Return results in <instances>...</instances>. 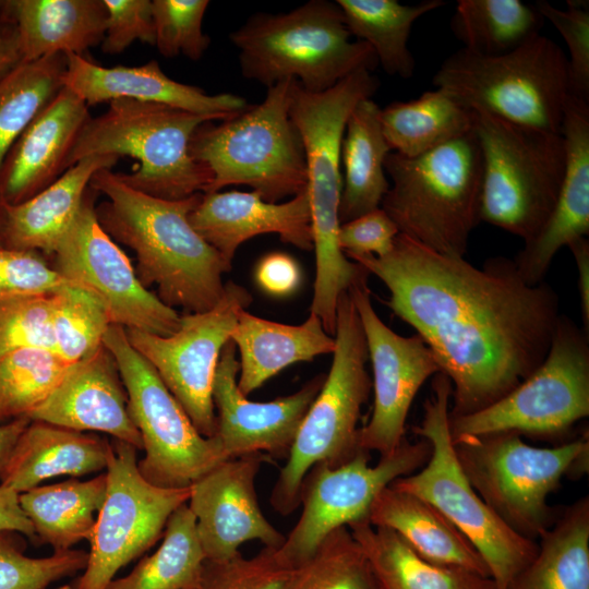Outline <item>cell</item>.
<instances>
[{"label": "cell", "mask_w": 589, "mask_h": 589, "mask_svg": "<svg viewBox=\"0 0 589 589\" xmlns=\"http://www.w3.org/2000/svg\"><path fill=\"white\" fill-rule=\"evenodd\" d=\"M9 5L23 61L83 56L104 39L107 10L103 0H9Z\"/></svg>", "instance_id": "4dcf8cb0"}, {"label": "cell", "mask_w": 589, "mask_h": 589, "mask_svg": "<svg viewBox=\"0 0 589 589\" xmlns=\"http://www.w3.org/2000/svg\"><path fill=\"white\" fill-rule=\"evenodd\" d=\"M256 280L266 292L274 296H286L299 286V266L287 254L272 253L259 263Z\"/></svg>", "instance_id": "f5cc1de1"}, {"label": "cell", "mask_w": 589, "mask_h": 589, "mask_svg": "<svg viewBox=\"0 0 589 589\" xmlns=\"http://www.w3.org/2000/svg\"><path fill=\"white\" fill-rule=\"evenodd\" d=\"M335 350L325 381L306 411L271 493L283 516L300 506L304 477L317 464L341 465L360 450L358 422L372 389L364 333L349 291L336 309Z\"/></svg>", "instance_id": "ba28073f"}, {"label": "cell", "mask_w": 589, "mask_h": 589, "mask_svg": "<svg viewBox=\"0 0 589 589\" xmlns=\"http://www.w3.org/2000/svg\"><path fill=\"white\" fill-rule=\"evenodd\" d=\"M291 83H277L262 103L197 128L190 153L211 175L205 193L244 184L264 201L278 203L306 190L304 145L289 112Z\"/></svg>", "instance_id": "8992f818"}, {"label": "cell", "mask_w": 589, "mask_h": 589, "mask_svg": "<svg viewBox=\"0 0 589 589\" xmlns=\"http://www.w3.org/2000/svg\"><path fill=\"white\" fill-rule=\"evenodd\" d=\"M206 556L187 504L167 521L159 548L106 589H197Z\"/></svg>", "instance_id": "74e56055"}, {"label": "cell", "mask_w": 589, "mask_h": 589, "mask_svg": "<svg viewBox=\"0 0 589 589\" xmlns=\"http://www.w3.org/2000/svg\"><path fill=\"white\" fill-rule=\"evenodd\" d=\"M506 589H589V497L560 512Z\"/></svg>", "instance_id": "836d02e7"}, {"label": "cell", "mask_w": 589, "mask_h": 589, "mask_svg": "<svg viewBox=\"0 0 589 589\" xmlns=\"http://www.w3.org/2000/svg\"><path fill=\"white\" fill-rule=\"evenodd\" d=\"M107 10L106 31L100 44L108 55L124 51L132 43L155 46L151 0H103Z\"/></svg>", "instance_id": "f907efd6"}, {"label": "cell", "mask_w": 589, "mask_h": 589, "mask_svg": "<svg viewBox=\"0 0 589 589\" xmlns=\"http://www.w3.org/2000/svg\"><path fill=\"white\" fill-rule=\"evenodd\" d=\"M286 589H383L348 527L326 536L305 561L292 567Z\"/></svg>", "instance_id": "60d3db41"}, {"label": "cell", "mask_w": 589, "mask_h": 589, "mask_svg": "<svg viewBox=\"0 0 589 589\" xmlns=\"http://www.w3.org/2000/svg\"><path fill=\"white\" fill-rule=\"evenodd\" d=\"M399 233L390 217L380 207L340 224L338 244L346 254L386 255Z\"/></svg>", "instance_id": "816d5d0a"}, {"label": "cell", "mask_w": 589, "mask_h": 589, "mask_svg": "<svg viewBox=\"0 0 589 589\" xmlns=\"http://www.w3.org/2000/svg\"><path fill=\"white\" fill-rule=\"evenodd\" d=\"M369 522L393 530L418 555L432 563L490 577L483 558L467 538L417 495L389 484L374 500Z\"/></svg>", "instance_id": "f546056e"}, {"label": "cell", "mask_w": 589, "mask_h": 589, "mask_svg": "<svg viewBox=\"0 0 589 589\" xmlns=\"http://www.w3.org/2000/svg\"><path fill=\"white\" fill-rule=\"evenodd\" d=\"M215 121L166 105L115 99L104 113L89 118L68 159V168L93 155L130 156L136 170L120 173L131 187L155 197L182 200L205 193L207 169L190 153L200 125Z\"/></svg>", "instance_id": "52a82bcc"}, {"label": "cell", "mask_w": 589, "mask_h": 589, "mask_svg": "<svg viewBox=\"0 0 589 589\" xmlns=\"http://www.w3.org/2000/svg\"><path fill=\"white\" fill-rule=\"evenodd\" d=\"M431 445L406 437L390 454L370 466V453L360 450L350 460L328 466L317 464L303 479L301 514L284 543L279 557L294 567L313 554L332 531L368 520L376 496L396 479L419 470L429 459Z\"/></svg>", "instance_id": "2e32d148"}, {"label": "cell", "mask_w": 589, "mask_h": 589, "mask_svg": "<svg viewBox=\"0 0 589 589\" xmlns=\"http://www.w3.org/2000/svg\"><path fill=\"white\" fill-rule=\"evenodd\" d=\"M380 115L378 105L365 98L356 105L347 120L340 149L344 166L340 224L380 208L389 189L385 160L392 149Z\"/></svg>", "instance_id": "1f68e13d"}, {"label": "cell", "mask_w": 589, "mask_h": 589, "mask_svg": "<svg viewBox=\"0 0 589 589\" xmlns=\"http://www.w3.org/2000/svg\"><path fill=\"white\" fill-rule=\"evenodd\" d=\"M380 120L392 152L417 157L471 132L474 111L436 87L381 108Z\"/></svg>", "instance_id": "d590c367"}, {"label": "cell", "mask_w": 589, "mask_h": 589, "mask_svg": "<svg viewBox=\"0 0 589 589\" xmlns=\"http://www.w3.org/2000/svg\"><path fill=\"white\" fill-rule=\"evenodd\" d=\"M74 286L40 252L0 249V303L32 296L51 294Z\"/></svg>", "instance_id": "681fc988"}, {"label": "cell", "mask_w": 589, "mask_h": 589, "mask_svg": "<svg viewBox=\"0 0 589 589\" xmlns=\"http://www.w3.org/2000/svg\"><path fill=\"white\" fill-rule=\"evenodd\" d=\"M351 36L373 49L378 64L388 75L410 79L416 62L408 48L414 22L445 5L442 0L401 4L396 0H337Z\"/></svg>", "instance_id": "8d00e7d4"}, {"label": "cell", "mask_w": 589, "mask_h": 589, "mask_svg": "<svg viewBox=\"0 0 589 589\" xmlns=\"http://www.w3.org/2000/svg\"><path fill=\"white\" fill-rule=\"evenodd\" d=\"M276 549L264 546L252 557L239 552L225 561L206 560L197 589H286L292 567Z\"/></svg>", "instance_id": "bcb514c9"}, {"label": "cell", "mask_w": 589, "mask_h": 589, "mask_svg": "<svg viewBox=\"0 0 589 589\" xmlns=\"http://www.w3.org/2000/svg\"><path fill=\"white\" fill-rule=\"evenodd\" d=\"M16 533L0 531V589H48L87 565L88 553L74 549L29 557L24 554V542Z\"/></svg>", "instance_id": "ee69618b"}, {"label": "cell", "mask_w": 589, "mask_h": 589, "mask_svg": "<svg viewBox=\"0 0 589 589\" xmlns=\"http://www.w3.org/2000/svg\"><path fill=\"white\" fill-rule=\"evenodd\" d=\"M91 191L88 188L74 223L50 255L52 266L74 286L94 294L111 324L170 336L181 315L141 283L129 257L100 226Z\"/></svg>", "instance_id": "ac0fdd59"}, {"label": "cell", "mask_w": 589, "mask_h": 589, "mask_svg": "<svg viewBox=\"0 0 589 589\" xmlns=\"http://www.w3.org/2000/svg\"><path fill=\"white\" fill-rule=\"evenodd\" d=\"M378 79L366 70L354 72L322 93L291 83L290 117L303 141L316 273L311 312L326 328L336 323L340 294L368 281L370 273L349 260L338 244L342 189L340 149L347 120L356 105L372 98Z\"/></svg>", "instance_id": "3957f363"}, {"label": "cell", "mask_w": 589, "mask_h": 589, "mask_svg": "<svg viewBox=\"0 0 589 589\" xmlns=\"http://www.w3.org/2000/svg\"><path fill=\"white\" fill-rule=\"evenodd\" d=\"M110 454L111 443L104 437L31 420L13 447L0 485L21 494L55 477L106 470Z\"/></svg>", "instance_id": "4316f807"}, {"label": "cell", "mask_w": 589, "mask_h": 589, "mask_svg": "<svg viewBox=\"0 0 589 589\" xmlns=\"http://www.w3.org/2000/svg\"><path fill=\"white\" fill-rule=\"evenodd\" d=\"M388 289L385 304L430 347L452 384L449 418L497 401L544 360L561 316L556 291L527 284L513 259L482 267L398 233L384 256L346 254Z\"/></svg>", "instance_id": "6da1fadb"}, {"label": "cell", "mask_w": 589, "mask_h": 589, "mask_svg": "<svg viewBox=\"0 0 589 589\" xmlns=\"http://www.w3.org/2000/svg\"><path fill=\"white\" fill-rule=\"evenodd\" d=\"M348 291L360 317L373 371V410L359 430V446L386 456L405 438L406 419L420 387L441 369L418 334L398 335L380 318L368 283Z\"/></svg>", "instance_id": "d6986e66"}, {"label": "cell", "mask_w": 589, "mask_h": 589, "mask_svg": "<svg viewBox=\"0 0 589 589\" xmlns=\"http://www.w3.org/2000/svg\"><path fill=\"white\" fill-rule=\"evenodd\" d=\"M0 531L17 532L34 542L33 526L21 508L19 493L3 485H0Z\"/></svg>", "instance_id": "11a10c76"}, {"label": "cell", "mask_w": 589, "mask_h": 589, "mask_svg": "<svg viewBox=\"0 0 589 589\" xmlns=\"http://www.w3.org/2000/svg\"><path fill=\"white\" fill-rule=\"evenodd\" d=\"M63 86L87 106L125 98L166 105L191 113L225 120L249 106L231 93L209 95L204 89L167 76L156 60L135 67L98 65L84 56L68 55Z\"/></svg>", "instance_id": "cb8c5ba5"}, {"label": "cell", "mask_w": 589, "mask_h": 589, "mask_svg": "<svg viewBox=\"0 0 589 589\" xmlns=\"http://www.w3.org/2000/svg\"><path fill=\"white\" fill-rule=\"evenodd\" d=\"M101 302L91 292L67 286L52 293V333L55 351L75 363L103 346L110 325Z\"/></svg>", "instance_id": "7bdbcfd3"}, {"label": "cell", "mask_w": 589, "mask_h": 589, "mask_svg": "<svg viewBox=\"0 0 589 589\" xmlns=\"http://www.w3.org/2000/svg\"><path fill=\"white\" fill-rule=\"evenodd\" d=\"M562 135L565 172L556 203L538 233L513 259L529 285L544 280L555 254L589 233V101L569 95Z\"/></svg>", "instance_id": "603a6c76"}, {"label": "cell", "mask_w": 589, "mask_h": 589, "mask_svg": "<svg viewBox=\"0 0 589 589\" xmlns=\"http://www.w3.org/2000/svg\"><path fill=\"white\" fill-rule=\"evenodd\" d=\"M251 302L252 296L244 287L228 281L214 308L181 315L178 329L170 336L124 328L130 344L153 365L205 437L216 434L212 390L220 353L239 314Z\"/></svg>", "instance_id": "e0dca14e"}, {"label": "cell", "mask_w": 589, "mask_h": 589, "mask_svg": "<svg viewBox=\"0 0 589 589\" xmlns=\"http://www.w3.org/2000/svg\"><path fill=\"white\" fill-rule=\"evenodd\" d=\"M136 450L118 440L111 443L107 493L88 541L87 565L62 589H106L122 567L163 537L172 513L188 503L190 488H159L143 478Z\"/></svg>", "instance_id": "9a60e30c"}, {"label": "cell", "mask_w": 589, "mask_h": 589, "mask_svg": "<svg viewBox=\"0 0 589 589\" xmlns=\"http://www.w3.org/2000/svg\"><path fill=\"white\" fill-rule=\"evenodd\" d=\"M229 340L213 382L216 434L228 459L252 454L287 458L301 422L326 374H318L298 392L271 401H252L238 387L239 362Z\"/></svg>", "instance_id": "ffe728a7"}, {"label": "cell", "mask_w": 589, "mask_h": 589, "mask_svg": "<svg viewBox=\"0 0 589 589\" xmlns=\"http://www.w3.org/2000/svg\"><path fill=\"white\" fill-rule=\"evenodd\" d=\"M21 348L55 350L52 293L0 303V357Z\"/></svg>", "instance_id": "7dc6e473"}, {"label": "cell", "mask_w": 589, "mask_h": 589, "mask_svg": "<svg viewBox=\"0 0 589 589\" xmlns=\"http://www.w3.org/2000/svg\"><path fill=\"white\" fill-rule=\"evenodd\" d=\"M29 422L27 417L0 422V482L13 447Z\"/></svg>", "instance_id": "6f0895ef"}, {"label": "cell", "mask_w": 589, "mask_h": 589, "mask_svg": "<svg viewBox=\"0 0 589 589\" xmlns=\"http://www.w3.org/2000/svg\"><path fill=\"white\" fill-rule=\"evenodd\" d=\"M189 220L231 265L239 245L259 235L275 233L285 243L313 250L308 190L284 203L266 202L254 191L202 193Z\"/></svg>", "instance_id": "d4e9b609"}, {"label": "cell", "mask_w": 589, "mask_h": 589, "mask_svg": "<svg viewBox=\"0 0 589 589\" xmlns=\"http://www.w3.org/2000/svg\"><path fill=\"white\" fill-rule=\"evenodd\" d=\"M272 460L265 454L230 458L190 486L188 506L206 560H228L249 541L275 549L284 543L285 536L265 517L255 491L257 473Z\"/></svg>", "instance_id": "44dd1931"}, {"label": "cell", "mask_w": 589, "mask_h": 589, "mask_svg": "<svg viewBox=\"0 0 589 589\" xmlns=\"http://www.w3.org/2000/svg\"><path fill=\"white\" fill-rule=\"evenodd\" d=\"M229 39L239 51L242 75L267 88L294 81L306 92L322 93L378 65L370 45L351 40L336 1L310 0L284 13H254Z\"/></svg>", "instance_id": "277c9868"}, {"label": "cell", "mask_w": 589, "mask_h": 589, "mask_svg": "<svg viewBox=\"0 0 589 589\" xmlns=\"http://www.w3.org/2000/svg\"><path fill=\"white\" fill-rule=\"evenodd\" d=\"M385 171L392 184L381 208L399 233L464 257L481 221L483 159L474 130L417 157L390 152Z\"/></svg>", "instance_id": "5b68a950"}, {"label": "cell", "mask_w": 589, "mask_h": 589, "mask_svg": "<svg viewBox=\"0 0 589 589\" xmlns=\"http://www.w3.org/2000/svg\"><path fill=\"white\" fill-rule=\"evenodd\" d=\"M588 416V333L561 314L544 360L527 378L479 411L448 417V424L452 441L504 432L549 440Z\"/></svg>", "instance_id": "4fadbf2b"}, {"label": "cell", "mask_w": 589, "mask_h": 589, "mask_svg": "<svg viewBox=\"0 0 589 589\" xmlns=\"http://www.w3.org/2000/svg\"><path fill=\"white\" fill-rule=\"evenodd\" d=\"M573 253L577 275L578 291L580 298L581 317L584 330H589V241L586 237L578 238L567 245Z\"/></svg>", "instance_id": "9f6ffc18"}, {"label": "cell", "mask_w": 589, "mask_h": 589, "mask_svg": "<svg viewBox=\"0 0 589 589\" xmlns=\"http://www.w3.org/2000/svg\"><path fill=\"white\" fill-rule=\"evenodd\" d=\"M544 19L520 0H459L450 21L465 49L481 56L515 50L540 34Z\"/></svg>", "instance_id": "f35d334b"}, {"label": "cell", "mask_w": 589, "mask_h": 589, "mask_svg": "<svg viewBox=\"0 0 589 589\" xmlns=\"http://www.w3.org/2000/svg\"><path fill=\"white\" fill-rule=\"evenodd\" d=\"M8 203L3 199L0 192V249L5 248V227H7V216H8Z\"/></svg>", "instance_id": "680465c9"}, {"label": "cell", "mask_w": 589, "mask_h": 589, "mask_svg": "<svg viewBox=\"0 0 589 589\" xmlns=\"http://www.w3.org/2000/svg\"><path fill=\"white\" fill-rule=\"evenodd\" d=\"M113 357L128 396L143 459L137 467L149 483L190 488L227 460L218 440L203 436L153 365L130 344L122 326L110 324L103 339Z\"/></svg>", "instance_id": "5bb4252c"}, {"label": "cell", "mask_w": 589, "mask_h": 589, "mask_svg": "<svg viewBox=\"0 0 589 589\" xmlns=\"http://www.w3.org/2000/svg\"><path fill=\"white\" fill-rule=\"evenodd\" d=\"M534 7L550 21L568 47L569 95L589 101V5L588 1L567 0V9L539 0Z\"/></svg>", "instance_id": "c3c4849f"}, {"label": "cell", "mask_w": 589, "mask_h": 589, "mask_svg": "<svg viewBox=\"0 0 589 589\" xmlns=\"http://www.w3.org/2000/svg\"><path fill=\"white\" fill-rule=\"evenodd\" d=\"M91 118L87 104L62 86L9 151L0 168V192L9 205L34 196L68 169V159Z\"/></svg>", "instance_id": "484cf974"}, {"label": "cell", "mask_w": 589, "mask_h": 589, "mask_svg": "<svg viewBox=\"0 0 589 589\" xmlns=\"http://www.w3.org/2000/svg\"><path fill=\"white\" fill-rule=\"evenodd\" d=\"M348 528L383 589H496L490 577L421 557L388 528L372 526L368 520Z\"/></svg>", "instance_id": "e575fe53"}, {"label": "cell", "mask_w": 589, "mask_h": 589, "mask_svg": "<svg viewBox=\"0 0 589 589\" xmlns=\"http://www.w3.org/2000/svg\"><path fill=\"white\" fill-rule=\"evenodd\" d=\"M106 493L104 472L89 480L71 478L19 494L21 508L33 526L34 543L48 544L57 552L89 541Z\"/></svg>", "instance_id": "d6a6232c"}, {"label": "cell", "mask_w": 589, "mask_h": 589, "mask_svg": "<svg viewBox=\"0 0 589 589\" xmlns=\"http://www.w3.org/2000/svg\"><path fill=\"white\" fill-rule=\"evenodd\" d=\"M67 56L23 61L0 80V168L16 140L63 86Z\"/></svg>", "instance_id": "ab89813d"}, {"label": "cell", "mask_w": 589, "mask_h": 589, "mask_svg": "<svg viewBox=\"0 0 589 589\" xmlns=\"http://www.w3.org/2000/svg\"><path fill=\"white\" fill-rule=\"evenodd\" d=\"M118 160L112 155L85 157L34 196L8 205L5 248L50 256L80 213L93 176Z\"/></svg>", "instance_id": "83f0119b"}, {"label": "cell", "mask_w": 589, "mask_h": 589, "mask_svg": "<svg viewBox=\"0 0 589 589\" xmlns=\"http://www.w3.org/2000/svg\"><path fill=\"white\" fill-rule=\"evenodd\" d=\"M459 465L492 512L517 534L537 540L557 518L548 497L564 477L588 470V433L537 447L510 432L453 441Z\"/></svg>", "instance_id": "8fae6325"}, {"label": "cell", "mask_w": 589, "mask_h": 589, "mask_svg": "<svg viewBox=\"0 0 589 589\" xmlns=\"http://www.w3.org/2000/svg\"><path fill=\"white\" fill-rule=\"evenodd\" d=\"M230 340L239 351L237 384L244 396L285 368L312 361L321 354H333L335 350V338L326 333L318 316L311 312L304 323L287 325L243 310Z\"/></svg>", "instance_id": "f1b7e54d"}, {"label": "cell", "mask_w": 589, "mask_h": 589, "mask_svg": "<svg viewBox=\"0 0 589 589\" xmlns=\"http://www.w3.org/2000/svg\"><path fill=\"white\" fill-rule=\"evenodd\" d=\"M473 111L483 159L480 219L527 242L556 203L566 163L563 135Z\"/></svg>", "instance_id": "7c38bea8"}, {"label": "cell", "mask_w": 589, "mask_h": 589, "mask_svg": "<svg viewBox=\"0 0 589 589\" xmlns=\"http://www.w3.org/2000/svg\"><path fill=\"white\" fill-rule=\"evenodd\" d=\"M431 387L432 394L423 405L422 421L412 429L417 436L430 443L429 459L419 470L396 479L390 485L434 506L481 555L495 588L506 589L534 557L538 543L513 531L472 488L450 437V381L440 372L434 375Z\"/></svg>", "instance_id": "30bf717a"}, {"label": "cell", "mask_w": 589, "mask_h": 589, "mask_svg": "<svg viewBox=\"0 0 589 589\" xmlns=\"http://www.w3.org/2000/svg\"><path fill=\"white\" fill-rule=\"evenodd\" d=\"M23 62L15 20L9 0H0V80Z\"/></svg>", "instance_id": "db71d44e"}, {"label": "cell", "mask_w": 589, "mask_h": 589, "mask_svg": "<svg viewBox=\"0 0 589 589\" xmlns=\"http://www.w3.org/2000/svg\"><path fill=\"white\" fill-rule=\"evenodd\" d=\"M27 418L81 432H103L142 449L118 365L104 344L73 363Z\"/></svg>", "instance_id": "7402d4cb"}, {"label": "cell", "mask_w": 589, "mask_h": 589, "mask_svg": "<svg viewBox=\"0 0 589 589\" xmlns=\"http://www.w3.org/2000/svg\"><path fill=\"white\" fill-rule=\"evenodd\" d=\"M207 0H153L155 46L165 58L179 55L200 60L208 49L211 38L203 33L202 23Z\"/></svg>", "instance_id": "f6af8a7d"}, {"label": "cell", "mask_w": 589, "mask_h": 589, "mask_svg": "<svg viewBox=\"0 0 589 589\" xmlns=\"http://www.w3.org/2000/svg\"><path fill=\"white\" fill-rule=\"evenodd\" d=\"M72 364L46 348H21L0 357V422L27 417Z\"/></svg>", "instance_id": "b9f144b4"}, {"label": "cell", "mask_w": 589, "mask_h": 589, "mask_svg": "<svg viewBox=\"0 0 589 589\" xmlns=\"http://www.w3.org/2000/svg\"><path fill=\"white\" fill-rule=\"evenodd\" d=\"M433 84L471 110L562 134L569 96L567 57L541 34L498 56L460 48L443 61Z\"/></svg>", "instance_id": "9c48e42d"}, {"label": "cell", "mask_w": 589, "mask_h": 589, "mask_svg": "<svg viewBox=\"0 0 589 589\" xmlns=\"http://www.w3.org/2000/svg\"><path fill=\"white\" fill-rule=\"evenodd\" d=\"M89 188L107 200L96 207L97 219L113 239L132 249L136 275L154 285L166 305L187 313L205 312L221 299L223 274L229 264L192 227L189 215L202 193L182 200L146 194L111 168L97 171Z\"/></svg>", "instance_id": "7a4b0ae2"}]
</instances>
